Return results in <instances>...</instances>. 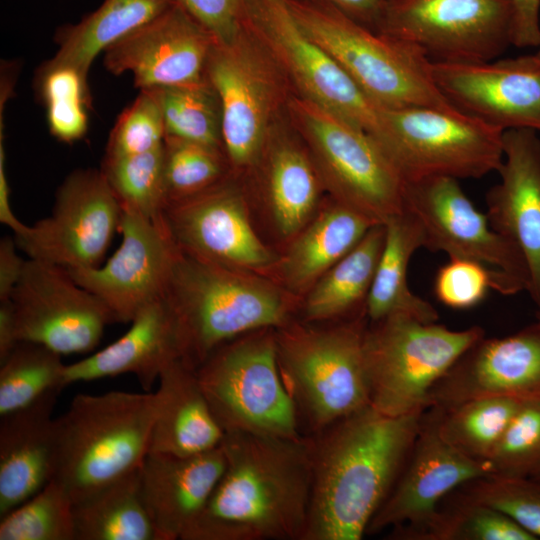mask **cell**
I'll use <instances>...</instances> for the list:
<instances>
[{
    "label": "cell",
    "mask_w": 540,
    "mask_h": 540,
    "mask_svg": "<svg viewBox=\"0 0 540 540\" xmlns=\"http://www.w3.org/2000/svg\"><path fill=\"white\" fill-rule=\"evenodd\" d=\"M423 413L388 416L368 405L312 440L304 540H359L394 486Z\"/></svg>",
    "instance_id": "7a4b0ae2"
},
{
    "label": "cell",
    "mask_w": 540,
    "mask_h": 540,
    "mask_svg": "<svg viewBox=\"0 0 540 540\" xmlns=\"http://www.w3.org/2000/svg\"><path fill=\"white\" fill-rule=\"evenodd\" d=\"M398 480L369 523L366 534L393 527L403 536L421 528L437 513L439 501L455 488L490 474L475 460L447 442L438 429L437 411L428 408Z\"/></svg>",
    "instance_id": "ffe728a7"
},
{
    "label": "cell",
    "mask_w": 540,
    "mask_h": 540,
    "mask_svg": "<svg viewBox=\"0 0 540 540\" xmlns=\"http://www.w3.org/2000/svg\"><path fill=\"white\" fill-rule=\"evenodd\" d=\"M435 85L448 102L500 128L540 133V58L523 55L481 62H432Z\"/></svg>",
    "instance_id": "d6986e66"
},
{
    "label": "cell",
    "mask_w": 540,
    "mask_h": 540,
    "mask_svg": "<svg viewBox=\"0 0 540 540\" xmlns=\"http://www.w3.org/2000/svg\"><path fill=\"white\" fill-rule=\"evenodd\" d=\"M139 468L73 503L75 540H160Z\"/></svg>",
    "instance_id": "d6a6232c"
},
{
    "label": "cell",
    "mask_w": 540,
    "mask_h": 540,
    "mask_svg": "<svg viewBox=\"0 0 540 540\" xmlns=\"http://www.w3.org/2000/svg\"><path fill=\"white\" fill-rule=\"evenodd\" d=\"M225 467L221 445L189 456L148 452L140 468L145 505L160 540H183Z\"/></svg>",
    "instance_id": "cb8c5ba5"
},
{
    "label": "cell",
    "mask_w": 540,
    "mask_h": 540,
    "mask_svg": "<svg viewBox=\"0 0 540 540\" xmlns=\"http://www.w3.org/2000/svg\"><path fill=\"white\" fill-rule=\"evenodd\" d=\"M482 397L540 400V318L511 335L473 344L434 385L428 408L446 410Z\"/></svg>",
    "instance_id": "7402d4cb"
},
{
    "label": "cell",
    "mask_w": 540,
    "mask_h": 540,
    "mask_svg": "<svg viewBox=\"0 0 540 540\" xmlns=\"http://www.w3.org/2000/svg\"><path fill=\"white\" fill-rule=\"evenodd\" d=\"M490 289L494 279L487 267L464 258H449L435 276L434 293L443 305L464 310L478 305Z\"/></svg>",
    "instance_id": "f6af8a7d"
},
{
    "label": "cell",
    "mask_w": 540,
    "mask_h": 540,
    "mask_svg": "<svg viewBox=\"0 0 540 540\" xmlns=\"http://www.w3.org/2000/svg\"><path fill=\"white\" fill-rule=\"evenodd\" d=\"M540 318V317H539Z\"/></svg>",
    "instance_id": "9f6ffc18"
},
{
    "label": "cell",
    "mask_w": 540,
    "mask_h": 540,
    "mask_svg": "<svg viewBox=\"0 0 540 540\" xmlns=\"http://www.w3.org/2000/svg\"><path fill=\"white\" fill-rule=\"evenodd\" d=\"M172 4L171 0H104L81 21L61 29L59 49L41 69L68 66L87 78L100 52L150 22Z\"/></svg>",
    "instance_id": "1f68e13d"
},
{
    "label": "cell",
    "mask_w": 540,
    "mask_h": 540,
    "mask_svg": "<svg viewBox=\"0 0 540 540\" xmlns=\"http://www.w3.org/2000/svg\"><path fill=\"white\" fill-rule=\"evenodd\" d=\"M286 107L331 198L378 224L404 210L405 181L370 134L297 94Z\"/></svg>",
    "instance_id": "9c48e42d"
},
{
    "label": "cell",
    "mask_w": 540,
    "mask_h": 540,
    "mask_svg": "<svg viewBox=\"0 0 540 540\" xmlns=\"http://www.w3.org/2000/svg\"><path fill=\"white\" fill-rule=\"evenodd\" d=\"M0 540H75L73 501L56 480L0 517Z\"/></svg>",
    "instance_id": "74e56055"
},
{
    "label": "cell",
    "mask_w": 540,
    "mask_h": 540,
    "mask_svg": "<svg viewBox=\"0 0 540 540\" xmlns=\"http://www.w3.org/2000/svg\"><path fill=\"white\" fill-rule=\"evenodd\" d=\"M39 71V86L51 134L67 143L81 139L88 125L87 78L68 66Z\"/></svg>",
    "instance_id": "60d3db41"
},
{
    "label": "cell",
    "mask_w": 540,
    "mask_h": 540,
    "mask_svg": "<svg viewBox=\"0 0 540 540\" xmlns=\"http://www.w3.org/2000/svg\"><path fill=\"white\" fill-rule=\"evenodd\" d=\"M385 242L366 301L368 322L392 315H405L433 323L439 315L435 307L416 295L408 284V267L415 252L424 248L423 230L406 209L385 223Z\"/></svg>",
    "instance_id": "f546056e"
},
{
    "label": "cell",
    "mask_w": 540,
    "mask_h": 540,
    "mask_svg": "<svg viewBox=\"0 0 540 540\" xmlns=\"http://www.w3.org/2000/svg\"><path fill=\"white\" fill-rule=\"evenodd\" d=\"M119 248L102 266L67 270L82 287L96 295L113 322H131L146 306L164 296L178 253L164 224L122 209Z\"/></svg>",
    "instance_id": "ac0fdd59"
},
{
    "label": "cell",
    "mask_w": 540,
    "mask_h": 540,
    "mask_svg": "<svg viewBox=\"0 0 540 540\" xmlns=\"http://www.w3.org/2000/svg\"><path fill=\"white\" fill-rule=\"evenodd\" d=\"M378 223L329 198L285 247L269 278L299 300Z\"/></svg>",
    "instance_id": "83f0119b"
},
{
    "label": "cell",
    "mask_w": 540,
    "mask_h": 540,
    "mask_svg": "<svg viewBox=\"0 0 540 540\" xmlns=\"http://www.w3.org/2000/svg\"><path fill=\"white\" fill-rule=\"evenodd\" d=\"M365 314L327 327L292 319L275 329L279 369L298 414L316 434L370 405Z\"/></svg>",
    "instance_id": "5b68a950"
},
{
    "label": "cell",
    "mask_w": 540,
    "mask_h": 540,
    "mask_svg": "<svg viewBox=\"0 0 540 540\" xmlns=\"http://www.w3.org/2000/svg\"><path fill=\"white\" fill-rule=\"evenodd\" d=\"M163 297L175 319L180 359L195 369L238 336L287 324L300 303L267 276L214 264L180 249Z\"/></svg>",
    "instance_id": "3957f363"
},
{
    "label": "cell",
    "mask_w": 540,
    "mask_h": 540,
    "mask_svg": "<svg viewBox=\"0 0 540 540\" xmlns=\"http://www.w3.org/2000/svg\"><path fill=\"white\" fill-rule=\"evenodd\" d=\"M122 208L101 170L70 173L57 190L49 216L15 235L29 258L66 270L100 265L116 230Z\"/></svg>",
    "instance_id": "9a60e30c"
},
{
    "label": "cell",
    "mask_w": 540,
    "mask_h": 540,
    "mask_svg": "<svg viewBox=\"0 0 540 540\" xmlns=\"http://www.w3.org/2000/svg\"><path fill=\"white\" fill-rule=\"evenodd\" d=\"M535 54L540 58V46L538 47V51Z\"/></svg>",
    "instance_id": "db71d44e"
},
{
    "label": "cell",
    "mask_w": 540,
    "mask_h": 540,
    "mask_svg": "<svg viewBox=\"0 0 540 540\" xmlns=\"http://www.w3.org/2000/svg\"><path fill=\"white\" fill-rule=\"evenodd\" d=\"M258 166H262L265 214L275 236L286 245L322 206L325 186L304 142L275 128Z\"/></svg>",
    "instance_id": "4316f807"
},
{
    "label": "cell",
    "mask_w": 540,
    "mask_h": 540,
    "mask_svg": "<svg viewBox=\"0 0 540 540\" xmlns=\"http://www.w3.org/2000/svg\"><path fill=\"white\" fill-rule=\"evenodd\" d=\"M165 130L154 89H141L134 102L119 115L107 142L104 158L149 152L164 144Z\"/></svg>",
    "instance_id": "ee69618b"
},
{
    "label": "cell",
    "mask_w": 540,
    "mask_h": 540,
    "mask_svg": "<svg viewBox=\"0 0 540 540\" xmlns=\"http://www.w3.org/2000/svg\"><path fill=\"white\" fill-rule=\"evenodd\" d=\"M0 131V222L10 227L15 235H19L25 232L28 226L22 223L12 211L10 204V190L5 171L3 132L1 129Z\"/></svg>",
    "instance_id": "f907efd6"
},
{
    "label": "cell",
    "mask_w": 540,
    "mask_h": 540,
    "mask_svg": "<svg viewBox=\"0 0 540 540\" xmlns=\"http://www.w3.org/2000/svg\"><path fill=\"white\" fill-rule=\"evenodd\" d=\"M196 373L224 433L302 437L295 404L279 369L275 328L255 330L222 344Z\"/></svg>",
    "instance_id": "ba28073f"
},
{
    "label": "cell",
    "mask_w": 540,
    "mask_h": 540,
    "mask_svg": "<svg viewBox=\"0 0 540 540\" xmlns=\"http://www.w3.org/2000/svg\"><path fill=\"white\" fill-rule=\"evenodd\" d=\"M206 29L217 43L233 40L243 28L245 0H171Z\"/></svg>",
    "instance_id": "bcb514c9"
},
{
    "label": "cell",
    "mask_w": 540,
    "mask_h": 540,
    "mask_svg": "<svg viewBox=\"0 0 540 540\" xmlns=\"http://www.w3.org/2000/svg\"><path fill=\"white\" fill-rule=\"evenodd\" d=\"M225 467L183 540H304L312 440L225 432Z\"/></svg>",
    "instance_id": "6da1fadb"
},
{
    "label": "cell",
    "mask_w": 540,
    "mask_h": 540,
    "mask_svg": "<svg viewBox=\"0 0 540 540\" xmlns=\"http://www.w3.org/2000/svg\"><path fill=\"white\" fill-rule=\"evenodd\" d=\"M119 339L90 356L65 365L64 383L133 374L142 389L150 392L161 372L181 358L173 313L164 297L142 309Z\"/></svg>",
    "instance_id": "d4e9b609"
},
{
    "label": "cell",
    "mask_w": 540,
    "mask_h": 540,
    "mask_svg": "<svg viewBox=\"0 0 540 540\" xmlns=\"http://www.w3.org/2000/svg\"><path fill=\"white\" fill-rule=\"evenodd\" d=\"M213 36L176 4L104 51L114 75L129 72L141 89L183 87L208 80Z\"/></svg>",
    "instance_id": "44dd1931"
},
{
    "label": "cell",
    "mask_w": 540,
    "mask_h": 540,
    "mask_svg": "<svg viewBox=\"0 0 540 540\" xmlns=\"http://www.w3.org/2000/svg\"><path fill=\"white\" fill-rule=\"evenodd\" d=\"M158 383L149 452L189 456L219 447L225 433L196 369L176 359L164 368Z\"/></svg>",
    "instance_id": "f1b7e54d"
},
{
    "label": "cell",
    "mask_w": 540,
    "mask_h": 540,
    "mask_svg": "<svg viewBox=\"0 0 540 540\" xmlns=\"http://www.w3.org/2000/svg\"><path fill=\"white\" fill-rule=\"evenodd\" d=\"M384 242V224L373 225L301 298V321H338L365 314Z\"/></svg>",
    "instance_id": "4dcf8cb0"
},
{
    "label": "cell",
    "mask_w": 540,
    "mask_h": 540,
    "mask_svg": "<svg viewBox=\"0 0 540 540\" xmlns=\"http://www.w3.org/2000/svg\"><path fill=\"white\" fill-rule=\"evenodd\" d=\"M330 4L358 23L376 31L385 0H307Z\"/></svg>",
    "instance_id": "681fc988"
},
{
    "label": "cell",
    "mask_w": 540,
    "mask_h": 540,
    "mask_svg": "<svg viewBox=\"0 0 540 540\" xmlns=\"http://www.w3.org/2000/svg\"><path fill=\"white\" fill-rule=\"evenodd\" d=\"M530 477L540 481V468H538Z\"/></svg>",
    "instance_id": "f5cc1de1"
},
{
    "label": "cell",
    "mask_w": 540,
    "mask_h": 540,
    "mask_svg": "<svg viewBox=\"0 0 540 540\" xmlns=\"http://www.w3.org/2000/svg\"><path fill=\"white\" fill-rule=\"evenodd\" d=\"M20 343L13 305L0 301V363L4 362Z\"/></svg>",
    "instance_id": "816d5d0a"
},
{
    "label": "cell",
    "mask_w": 540,
    "mask_h": 540,
    "mask_svg": "<svg viewBox=\"0 0 540 540\" xmlns=\"http://www.w3.org/2000/svg\"><path fill=\"white\" fill-rule=\"evenodd\" d=\"M57 396L1 418L0 517L54 479L57 434L52 413Z\"/></svg>",
    "instance_id": "484cf974"
},
{
    "label": "cell",
    "mask_w": 540,
    "mask_h": 540,
    "mask_svg": "<svg viewBox=\"0 0 540 540\" xmlns=\"http://www.w3.org/2000/svg\"><path fill=\"white\" fill-rule=\"evenodd\" d=\"M499 181L486 193V215L521 258L526 292L540 317V136L530 129L503 133Z\"/></svg>",
    "instance_id": "603a6c76"
},
{
    "label": "cell",
    "mask_w": 540,
    "mask_h": 540,
    "mask_svg": "<svg viewBox=\"0 0 540 540\" xmlns=\"http://www.w3.org/2000/svg\"><path fill=\"white\" fill-rule=\"evenodd\" d=\"M20 341L60 354L92 351L112 316L101 300L63 267L26 260L10 297Z\"/></svg>",
    "instance_id": "e0dca14e"
},
{
    "label": "cell",
    "mask_w": 540,
    "mask_h": 540,
    "mask_svg": "<svg viewBox=\"0 0 540 540\" xmlns=\"http://www.w3.org/2000/svg\"><path fill=\"white\" fill-rule=\"evenodd\" d=\"M219 100L223 150L231 173L256 168L284 98V75L243 27L227 43L215 42L206 66Z\"/></svg>",
    "instance_id": "8fae6325"
},
{
    "label": "cell",
    "mask_w": 540,
    "mask_h": 540,
    "mask_svg": "<svg viewBox=\"0 0 540 540\" xmlns=\"http://www.w3.org/2000/svg\"><path fill=\"white\" fill-rule=\"evenodd\" d=\"M152 89L160 103L165 138L223 150L220 105L209 80L193 86Z\"/></svg>",
    "instance_id": "d590c367"
},
{
    "label": "cell",
    "mask_w": 540,
    "mask_h": 540,
    "mask_svg": "<svg viewBox=\"0 0 540 540\" xmlns=\"http://www.w3.org/2000/svg\"><path fill=\"white\" fill-rule=\"evenodd\" d=\"M301 29L379 108L453 107L434 83L418 46L374 31L322 2L287 0Z\"/></svg>",
    "instance_id": "8992f818"
},
{
    "label": "cell",
    "mask_w": 540,
    "mask_h": 540,
    "mask_svg": "<svg viewBox=\"0 0 540 540\" xmlns=\"http://www.w3.org/2000/svg\"><path fill=\"white\" fill-rule=\"evenodd\" d=\"M162 221L181 251L214 264L269 277L280 258L255 229L244 189L233 174L168 203Z\"/></svg>",
    "instance_id": "2e32d148"
},
{
    "label": "cell",
    "mask_w": 540,
    "mask_h": 540,
    "mask_svg": "<svg viewBox=\"0 0 540 540\" xmlns=\"http://www.w3.org/2000/svg\"><path fill=\"white\" fill-rule=\"evenodd\" d=\"M385 1H387V0H385Z\"/></svg>",
    "instance_id": "11a10c76"
},
{
    "label": "cell",
    "mask_w": 540,
    "mask_h": 540,
    "mask_svg": "<svg viewBox=\"0 0 540 540\" xmlns=\"http://www.w3.org/2000/svg\"><path fill=\"white\" fill-rule=\"evenodd\" d=\"M484 336L479 326L453 330L405 315L370 323L364 336L370 405L394 417L424 413L434 385Z\"/></svg>",
    "instance_id": "52a82bcc"
},
{
    "label": "cell",
    "mask_w": 540,
    "mask_h": 540,
    "mask_svg": "<svg viewBox=\"0 0 540 540\" xmlns=\"http://www.w3.org/2000/svg\"><path fill=\"white\" fill-rule=\"evenodd\" d=\"M490 474L530 477L540 468V400L524 401L486 462Z\"/></svg>",
    "instance_id": "7bdbcfd3"
},
{
    "label": "cell",
    "mask_w": 540,
    "mask_h": 540,
    "mask_svg": "<svg viewBox=\"0 0 540 540\" xmlns=\"http://www.w3.org/2000/svg\"><path fill=\"white\" fill-rule=\"evenodd\" d=\"M522 402L509 397H482L446 410L435 408L439 432L465 455L486 463Z\"/></svg>",
    "instance_id": "e575fe53"
},
{
    "label": "cell",
    "mask_w": 540,
    "mask_h": 540,
    "mask_svg": "<svg viewBox=\"0 0 540 540\" xmlns=\"http://www.w3.org/2000/svg\"><path fill=\"white\" fill-rule=\"evenodd\" d=\"M155 392L78 394L55 418L54 480L73 503L138 469L149 452Z\"/></svg>",
    "instance_id": "277c9868"
},
{
    "label": "cell",
    "mask_w": 540,
    "mask_h": 540,
    "mask_svg": "<svg viewBox=\"0 0 540 540\" xmlns=\"http://www.w3.org/2000/svg\"><path fill=\"white\" fill-rule=\"evenodd\" d=\"M404 538L420 540H536L513 519L488 506L460 501L437 511L424 526Z\"/></svg>",
    "instance_id": "ab89813d"
},
{
    "label": "cell",
    "mask_w": 540,
    "mask_h": 540,
    "mask_svg": "<svg viewBox=\"0 0 540 540\" xmlns=\"http://www.w3.org/2000/svg\"><path fill=\"white\" fill-rule=\"evenodd\" d=\"M61 355L32 342L20 341L0 363V417L32 407L65 388Z\"/></svg>",
    "instance_id": "836d02e7"
},
{
    "label": "cell",
    "mask_w": 540,
    "mask_h": 540,
    "mask_svg": "<svg viewBox=\"0 0 540 540\" xmlns=\"http://www.w3.org/2000/svg\"><path fill=\"white\" fill-rule=\"evenodd\" d=\"M100 170L122 209L163 223L166 206L163 145L141 154L104 158Z\"/></svg>",
    "instance_id": "8d00e7d4"
},
{
    "label": "cell",
    "mask_w": 540,
    "mask_h": 540,
    "mask_svg": "<svg viewBox=\"0 0 540 540\" xmlns=\"http://www.w3.org/2000/svg\"><path fill=\"white\" fill-rule=\"evenodd\" d=\"M376 31L432 62L490 61L512 46V11L506 0H387Z\"/></svg>",
    "instance_id": "4fadbf2b"
},
{
    "label": "cell",
    "mask_w": 540,
    "mask_h": 540,
    "mask_svg": "<svg viewBox=\"0 0 540 540\" xmlns=\"http://www.w3.org/2000/svg\"><path fill=\"white\" fill-rule=\"evenodd\" d=\"M243 27L299 96L374 137L380 110L347 72L299 26L287 0H245Z\"/></svg>",
    "instance_id": "7c38bea8"
},
{
    "label": "cell",
    "mask_w": 540,
    "mask_h": 540,
    "mask_svg": "<svg viewBox=\"0 0 540 540\" xmlns=\"http://www.w3.org/2000/svg\"><path fill=\"white\" fill-rule=\"evenodd\" d=\"M460 501L488 506L540 538V481L489 474L462 486Z\"/></svg>",
    "instance_id": "b9f144b4"
},
{
    "label": "cell",
    "mask_w": 540,
    "mask_h": 540,
    "mask_svg": "<svg viewBox=\"0 0 540 540\" xmlns=\"http://www.w3.org/2000/svg\"><path fill=\"white\" fill-rule=\"evenodd\" d=\"M15 238L4 236L0 240V301L10 299L25 267L17 252Z\"/></svg>",
    "instance_id": "c3c4849f"
},
{
    "label": "cell",
    "mask_w": 540,
    "mask_h": 540,
    "mask_svg": "<svg viewBox=\"0 0 540 540\" xmlns=\"http://www.w3.org/2000/svg\"><path fill=\"white\" fill-rule=\"evenodd\" d=\"M404 209L419 222L424 248L448 258L481 263L494 279V290L514 295L526 290L524 264L513 247L491 226L460 186L447 176L405 182Z\"/></svg>",
    "instance_id": "5bb4252c"
},
{
    "label": "cell",
    "mask_w": 540,
    "mask_h": 540,
    "mask_svg": "<svg viewBox=\"0 0 540 540\" xmlns=\"http://www.w3.org/2000/svg\"><path fill=\"white\" fill-rule=\"evenodd\" d=\"M500 128L455 107L382 109L373 137L405 182L447 176L480 179L500 169Z\"/></svg>",
    "instance_id": "30bf717a"
},
{
    "label": "cell",
    "mask_w": 540,
    "mask_h": 540,
    "mask_svg": "<svg viewBox=\"0 0 540 540\" xmlns=\"http://www.w3.org/2000/svg\"><path fill=\"white\" fill-rule=\"evenodd\" d=\"M512 11V46H540V0H506Z\"/></svg>",
    "instance_id": "7dc6e473"
},
{
    "label": "cell",
    "mask_w": 540,
    "mask_h": 540,
    "mask_svg": "<svg viewBox=\"0 0 540 540\" xmlns=\"http://www.w3.org/2000/svg\"><path fill=\"white\" fill-rule=\"evenodd\" d=\"M166 205L218 184L231 170L222 149L165 138L163 144Z\"/></svg>",
    "instance_id": "f35d334b"
}]
</instances>
